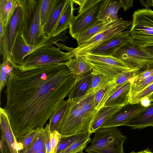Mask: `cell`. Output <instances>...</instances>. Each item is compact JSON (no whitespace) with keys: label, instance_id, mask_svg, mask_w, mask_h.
Wrapping results in <instances>:
<instances>
[{"label":"cell","instance_id":"obj_51","mask_svg":"<svg viewBox=\"0 0 153 153\" xmlns=\"http://www.w3.org/2000/svg\"><path fill=\"white\" fill-rule=\"evenodd\" d=\"M36 153H46L45 149L39 151Z\"/></svg>","mask_w":153,"mask_h":153},{"label":"cell","instance_id":"obj_15","mask_svg":"<svg viewBox=\"0 0 153 153\" xmlns=\"http://www.w3.org/2000/svg\"><path fill=\"white\" fill-rule=\"evenodd\" d=\"M22 11L21 33L25 40L33 20L38 2L34 0H18Z\"/></svg>","mask_w":153,"mask_h":153},{"label":"cell","instance_id":"obj_16","mask_svg":"<svg viewBox=\"0 0 153 153\" xmlns=\"http://www.w3.org/2000/svg\"><path fill=\"white\" fill-rule=\"evenodd\" d=\"M22 14L21 6L17 0L15 10L8 23V50L10 57L16 38L18 32H21Z\"/></svg>","mask_w":153,"mask_h":153},{"label":"cell","instance_id":"obj_52","mask_svg":"<svg viewBox=\"0 0 153 153\" xmlns=\"http://www.w3.org/2000/svg\"><path fill=\"white\" fill-rule=\"evenodd\" d=\"M76 153H85L83 152V151H80L78 152H77Z\"/></svg>","mask_w":153,"mask_h":153},{"label":"cell","instance_id":"obj_24","mask_svg":"<svg viewBox=\"0 0 153 153\" xmlns=\"http://www.w3.org/2000/svg\"><path fill=\"white\" fill-rule=\"evenodd\" d=\"M91 71L85 73L78 79L69 93L68 98L71 99L80 97L87 93L92 79Z\"/></svg>","mask_w":153,"mask_h":153},{"label":"cell","instance_id":"obj_40","mask_svg":"<svg viewBox=\"0 0 153 153\" xmlns=\"http://www.w3.org/2000/svg\"><path fill=\"white\" fill-rule=\"evenodd\" d=\"M153 92V83L148 86L129 100L131 103H140L141 100L146 97Z\"/></svg>","mask_w":153,"mask_h":153},{"label":"cell","instance_id":"obj_1","mask_svg":"<svg viewBox=\"0 0 153 153\" xmlns=\"http://www.w3.org/2000/svg\"><path fill=\"white\" fill-rule=\"evenodd\" d=\"M78 80L64 64L25 70L13 68L6 85L4 108L16 140L32 130L44 128Z\"/></svg>","mask_w":153,"mask_h":153},{"label":"cell","instance_id":"obj_12","mask_svg":"<svg viewBox=\"0 0 153 153\" xmlns=\"http://www.w3.org/2000/svg\"><path fill=\"white\" fill-rule=\"evenodd\" d=\"M132 41L129 31L126 30L108 39L89 53L100 55L113 56L122 46Z\"/></svg>","mask_w":153,"mask_h":153},{"label":"cell","instance_id":"obj_35","mask_svg":"<svg viewBox=\"0 0 153 153\" xmlns=\"http://www.w3.org/2000/svg\"><path fill=\"white\" fill-rule=\"evenodd\" d=\"M39 1L40 19L43 27L52 8L55 0H40Z\"/></svg>","mask_w":153,"mask_h":153},{"label":"cell","instance_id":"obj_32","mask_svg":"<svg viewBox=\"0 0 153 153\" xmlns=\"http://www.w3.org/2000/svg\"><path fill=\"white\" fill-rule=\"evenodd\" d=\"M68 100H63L60 104L59 108L52 118L49 120V125L51 132L56 130L57 127L66 109Z\"/></svg>","mask_w":153,"mask_h":153},{"label":"cell","instance_id":"obj_36","mask_svg":"<svg viewBox=\"0 0 153 153\" xmlns=\"http://www.w3.org/2000/svg\"><path fill=\"white\" fill-rule=\"evenodd\" d=\"M13 67L10 64L8 61H3L0 66V92L5 85H6L7 79L10 72Z\"/></svg>","mask_w":153,"mask_h":153},{"label":"cell","instance_id":"obj_23","mask_svg":"<svg viewBox=\"0 0 153 153\" xmlns=\"http://www.w3.org/2000/svg\"><path fill=\"white\" fill-rule=\"evenodd\" d=\"M66 65L76 79L85 73L92 70L89 63L81 56L76 55L70 59Z\"/></svg>","mask_w":153,"mask_h":153},{"label":"cell","instance_id":"obj_13","mask_svg":"<svg viewBox=\"0 0 153 153\" xmlns=\"http://www.w3.org/2000/svg\"><path fill=\"white\" fill-rule=\"evenodd\" d=\"M40 10L39 1L33 20L25 39L26 42L29 45H41L51 38L48 37L44 31L41 22Z\"/></svg>","mask_w":153,"mask_h":153},{"label":"cell","instance_id":"obj_28","mask_svg":"<svg viewBox=\"0 0 153 153\" xmlns=\"http://www.w3.org/2000/svg\"><path fill=\"white\" fill-rule=\"evenodd\" d=\"M91 134L89 131H87L61 137L56 153H58L62 151L79 140L90 137Z\"/></svg>","mask_w":153,"mask_h":153},{"label":"cell","instance_id":"obj_39","mask_svg":"<svg viewBox=\"0 0 153 153\" xmlns=\"http://www.w3.org/2000/svg\"><path fill=\"white\" fill-rule=\"evenodd\" d=\"M85 151L87 153H124L123 145H115L97 149H87Z\"/></svg>","mask_w":153,"mask_h":153},{"label":"cell","instance_id":"obj_33","mask_svg":"<svg viewBox=\"0 0 153 153\" xmlns=\"http://www.w3.org/2000/svg\"><path fill=\"white\" fill-rule=\"evenodd\" d=\"M91 73L93 77L90 88L87 93L95 91L99 88L106 84L111 81L109 78L102 74L97 73L92 70Z\"/></svg>","mask_w":153,"mask_h":153},{"label":"cell","instance_id":"obj_53","mask_svg":"<svg viewBox=\"0 0 153 153\" xmlns=\"http://www.w3.org/2000/svg\"><path fill=\"white\" fill-rule=\"evenodd\" d=\"M152 6L153 7V0H152Z\"/></svg>","mask_w":153,"mask_h":153},{"label":"cell","instance_id":"obj_19","mask_svg":"<svg viewBox=\"0 0 153 153\" xmlns=\"http://www.w3.org/2000/svg\"><path fill=\"white\" fill-rule=\"evenodd\" d=\"M74 3L73 0H67L52 37H55L69 28L71 22L74 16Z\"/></svg>","mask_w":153,"mask_h":153},{"label":"cell","instance_id":"obj_25","mask_svg":"<svg viewBox=\"0 0 153 153\" xmlns=\"http://www.w3.org/2000/svg\"><path fill=\"white\" fill-rule=\"evenodd\" d=\"M116 85L114 80L111 81L95 91L94 103L95 108L97 111L104 106L106 102L114 93Z\"/></svg>","mask_w":153,"mask_h":153},{"label":"cell","instance_id":"obj_48","mask_svg":"<svg viewBox=\"0 0 153 153\" xmlns=\"http://www.w3.org/2000/svg\"><path fill=\"white\" fill-rule=\"evenodd\" d=\"M140 103L144 107H147L151 103L148 98L146 97L143 98L140 101Z\"/></svg>","mask_w":153,"mask_h":153},{"label":"cell","instance_id":"obj_27","mask_svg":"<svg viewBox=\"0 0 153 153\" xmlns=\"http://www.w3.org/2000/svg\"><path fill=\"white\" fill-rule=\"evenodd\" d=\"M17 0H0V21L7 24L16 8Z\"/></svg>","mask_w":153,"mask_h":153},{"label":"cell","instance_id":"obj_43","mask_svg":"<svg viewBox=\"0 0 153 153\" xmlns=\"http://www.w3.org/2000/svg\"><path fill=\"white\" fill-rule=\"evenodd\" d=\"M45 128V149L46 153H51L50 144V134L51 131L50 130L49 124H47Z\"/></svg>","mask_w":153,"mask_h":153},{"label":"cell","instance_id":"obj_47","mask_svg":"<svg viewBox=\"0 0 153 153\" xmlns=\"http://www.w3.org/2000/svg\"><path fill=\"white\" fill-rule=\"evenodd\" d=\"M142 5L146 7V8L149 9L152 6V0H139Z\"/></svg>","mask_w":153,"mask_h":153},{"label":"cell","instance_id":"obj_45","mask_svg":"<svg viewBox=\"0 0 153 153\" xmlns=\"http://www.w3.org/2000/svg\"><path fill=\"white\" fill-rule=\"evenodd\" d=\"M0 153H10L9 150L3 136L1 134Z\"/></svg>","mask_w":153,"mask_h":153},{"label":"cell","instance_id":"obj_5","mask_svg":"<svg viewBox=\"0 0 153 153\" xmlns=\"http://www.w3.org/2000/svg\"><path fill=\"white\" fill-rule=\"evenodd\" d=\"M132 18L129 31L132 42L141 46L153 44V10L138 9Z\"/></svg>","mask_w":153,"mask_h":153},{"label":"cell","instance_id":"obj_46","mask_svg":"<svg viewBox=\"0 0 153 153\" xmlns=\"http://www.w3.org/2000/svg\"><path fill=\"white\" fill-rule=\"evenodd\" d=\"M141 46L148 53L153 56V44Z\"/></svg>","mask_w":153,"mask_h":153},{"label":"cell","instance_id":"obj_4","mask_svg":"<svg viewBox=\"0 0 153 153\" xmlns=\"http://www.w3.org/2000/svg\"><path fill=\"white\" fill-rule=\"evenodd\" d=\"M73 58L71 52H64L53 45L39 47L25 57L20 68L25 70L43 65L65 64Z\"/></svg>","mask_w":153,"mask_h":153},{"label":"cell","instance_id":"obj_49","mask_svg":"<svg viewBox=\"0 0 153 153\" xmlns=\"http://www.w3.org/2000/svg\"><path fill=\"white\" fill-rule=\"evenodd\" d=\"M129 153H153L151 151V149L147 148L146 149L140 151L139 152H135L133 151Z\"/></svg>","mask_w":153,"mask_h":153},{"label":"cell","instance_id":"obj_31","mask_svg":"<svg viewBox=\"0 0 153 153\" xmlns=\"http://www.w3.org/2000/svg\"><path fill=\"white\" fill-rule=\"evenodd\" d=\"M41 128H38L32 130L18 139L17 141L21 144L22 147V149L19 151V153H25L36 136Z\"/></svg>","mask_w":153,"mask_h":153},{"label":"cell","instance_id":"obj_22","mask_svg":"<svg viewBox=\"0 0 153 153\" xmlns=\"http://www.w3.org/2000/svg\"><path fill=\"white\" fill-rule=\"evenodd\" d=\"M121 7L119 1L114 0H104L98 17L99 21L112 22L119 18L118 11Z\"/></svg>","mask_w":153,"mask_h":153},{"label":"cell","instance_id":"obj_29","mask_svg":"<svg viewBox=\"0 0 153 153\" xmlns=\"http://www.w3.org/2000/svg\"><path fill=\"white\" fill-rule=\"evenodd\" d=\"M8 23L5 25L0 21V49L3 61H8L10 57L8 50Z\"/></svg>","mask_w":153,"mask_h":153},{"label":"cell","instance_id":"obj_9","mask_svg":"<svg viewBox=\"0 0 153 153\" xmlns=\"http://www.w3.org/2000/svg\"><path fill=\"white\" fill-rule=\"evenodd\" d=\"M66 31H63L59 35L51 37L44 43L40 45H28L20 32H19L16 38L10 54L9 62L13 68H20L24 64L25 57L38 48L53 44L61 41L65 42L69 37L66 35Z\"/></svg>","mask_w":153,"mask_h":153},{"label":"cell","instance_id":"obj_10","mask_svg":"<svg viewBox=\"0 0 153 153\" xmlns=\"http://www.w3.org/2000/svg\"><path fill=\"white\" fill-rule=\"evenodd\" d=\"M94 133L91 145L85 149H97L115 145H123L127 139L117 127L100 128Z\"/></svg>","mask_w":153,"mask_h":153},{"label":"cell","instance_id":"obj_50","mask_svg":"<svg viewBox=\"0 0 153 153\" xmlns=\"http://www.w3.org/2000/svg\"><path fill=\"white\" fill-rule=\"evenodd\" d=\"M147 97L150 101L151 103L153 102V92L147 96Z\"/></svg>","mask_w":153,"mask_h":153},{"label":"cell","instance_id":"obj_34","mask_svg":"<svg viewBox=\"0 0 153 153\" xmlns=\"http://www.w3.org/2000/svg\"><path fill=\"white\" fill-rule=\"evenodd\" d=\"M153 83V75L135 83H131L129 94V100Z\"/></svg>","mask_w":153,"mask_h":153},{"label":"cell","instance_id":"obj_21","mask_svg":"<svg viewBox=\"0 0 153 153\" xmlns=\"http://www.w3.org/2000/svg\"><path fill=\"white\" fill-rule=\"evenodd\" d=\"M123 106H104L97 111L91 124L89 132L92 134L100 128L109 118L119 110Z\"/></svg>","mask_w":153,"mask_h":153},{"label":"cell","instance_id":"obj_30","mask_svg":"<svg viewBox=\"0 0 153 153\" xmlns=\"http://www.w3.org/2000/svg\"><path fill=\"white\" fill-rule=\"evenodd\" d=\"M45 149V129L41 128L25 153H36Z\"/></svg>","mask_w":153,"mask_h":153},{"label":"cell","instance_id":"obj_11","mask_svg":"<svg viewBox=\"0 0 153 153\" xmlns=\"http://www.w3.org/2000/svg\"><path fill=\"white\" fill-rule=\"evenodd\" d=\"M146 107L143 106L140 103H129L123 106L109 118L101 128L126 126L127 123Z\"/></svg>","mask_w":153,"mask_h":153},{"label":"cell","instance_id":"obj_38","mask_svg":"<svg viewBox=\"0 0 153 153\" xmlns=\"http://www.w3.org/2000/svg\"><path fill=\"white\" fill-rule=\"evenodd\" d=\"M139 69H130L124 71L117 76L114 80L116 85H122L128 80L133 78L140 71Z\"/></svg>","mask_w":153,"mask_h":153},{"label":"cell","instance_id":"obj_26","mask_svg":"<svg viewBox=\"0 0 153 153\" xmlns=\"http://www.w3.org/2000/svg\"><path fill=\"white\" fill-rule=\"evenodd\" d=\"M112 21H100L98 23L80 33L78 36L76 40L78 44L83 42L91 38L101 31L116 23L119 20Z\"/></svg>","mask_w":153,"mask_h":153},{"label":"cell","instance_id":"obj_14","mask_svg":"<svg viewBox=\"0 0 153 153\" xmlns=\"http://www.w3.org/2000/svg\"><path fill=\"white\" fill-rule=\"evenodd\" d=\"M0 125L1 134L7 144L10 153H19L22 147L17 141L13 133L7 112L4 109L0 108Z\"/></svg>","mask_w":153,"mask_h":153},{"label":"cell","instance_id":"obj_20","mask_svg":"<svg viewBox=\"0 0 153 153\" xmlns=\"http://www.w3.org/2000/svg\"><path fill=\"white\" fill-rule=\"evenodd\" d=\"M126 126L139 129L148 126L153 127V103L137 114Z\"/></svg>","mask_w":153,"mask_h":153},{"label":"cell","instance_id":"obj_2","mask_svg":"<svg viewBox=\"0 0 153 153\" xmlns=\"http://www.w3.org/2000/svg\"><path fill=\"white\" fill-rule=\"evenodd\" d=\"M94 92L81 97L70 99L56 129L61 137L88 131L97 111Z\"/></svg>","mask_w":153,"mask_h":153},{"label":"cell","instance_id":"obj_17","mask_svg":"<svg viewBox=\"0 0 153 153\" xmlns=\"http://www.w3.org/2000/svg\"><path fill=\"white\" fill-rule=\"evenodd\" d=\"M132 79L120 85H116L114 93L106 102L104 106H123L129 103V94Z\"/></svg>","mask_w":153,"mask_h":153},{"label":"cell","instance_id":"obj_42","mask_svg":"<svg viewBox=\"0 0 153 153\" xmlns=\"http://www.w3.org/2000/svg\"><path fill=\"white\" fill-rule=\"evenodd\" d=\"M153 75V67L140 71L132 79V83H135L143 80Z\"/></svg>","mask_w":153,"mask_h":153},{"label":"cell","instance_id":"obj_37","mask_svg":"<svg viewBox=\"0 0 153 153\" xmlns=\"http://www.w3.org/2000/svg\"><path fill=\"white\" fill-rule=\"evenodd\" d=\"M91 141L90 137L79 140L58 153H76L83 151Z\"/></svg>","mask_w":153,"mask_h":153},{"label":"cell","instance_id":"obj_44","mask_svg":"<svg viewBox=\"0 0 153 153\" xmlns=\"http://www.w3.org/2000/svg\"><path fill=\"white\" fill-rule=\"evenodd\" d=\"M133 0H119L121 7L125 11L128 10L133 6Z\"/></svg>","mask_w":153,"mask_h":153},{"label":"cell","instance_id":"obj_7","mask_svg":"<svg viewBox=\"0 0 153 153\" xmlns=\"http://www.w3.org/2000/svg\"><path fill=\"white\" fill-rule=\"evenodd\" d=\"M131 22L120 18L116 23L103 30L89 39L78 44L73 48L71 52L73 58L89 53L94 50L111 37L120 33L131 26Z\"/></svg>","mask_w":153,"mask_h":153},{"label":"cell","instance_id":"obj_41","mask_svg":"<svg viewBox=\"0 0 153 153\" xmlns=\"http://www.w3.org/2000/svg\"><path fill=\"white\" fill-rule=\"evenodd\" d=\"M61 138L59 133L56 130L51 132L50 134V144L51 153H56L57 147Z\"/></svg>","mask_w":153,"mask_h":153},{"label":"cell","instance_id":"obj_8","mask_svg":"<svg viewBox=\"0 0 153 153\" xmlns=\"http://www.w3.org/2000/svg\"><path fill=\"white\" fill-rule=\"evenodd\" d=\"M90 65L92 70L105 76L111 80L123 72L130 69L120 60L113 56H105L88 53L81 56Z\"/></svg>","mask_w":153,"mask_h":153},{"label":"cell","instance_id":"obj_6","mask_svg":"<svg viewBox=\"0 0 153 153\" xmlns=\"http://www.w3.org/2000/svg\"><path fill=\"white\" fill-rule=\"evenodd\" d=\"M113 56L131 69H139L141 71L153 67V56L132 41L122 46Z\"/></svg>","mask_w":153,"mask_h":153},{"label":"cell","instance_id":"obj_3","mask_svg":"<svg viewBox=\"0 0 153 153\" xmlns=\"http://www.w3.org/2000/svg\"><path fill=\"white\" fill-rule=\"evenodd\" d=\"M104 0H84L79 6L78 14L73 16L70 24L69 33L76 39L82 32L100 21L98 17Z\"/></svg>","mask_w":153,"mask_h":153},{"label":"cell","instance_id":"obj_18","mask_svg":"<svg viewBox=\"0 0 153 153\" xmlns=\"http://www.w3.org/2000/svg\"><path fill=\"white\" fill-rule=\"evenodd\" d=\"M67 0H55L51 11L43 28L47 36L52 37Z\"/></svg>","mask_w":153,"mask_h":153}]
</instances>
